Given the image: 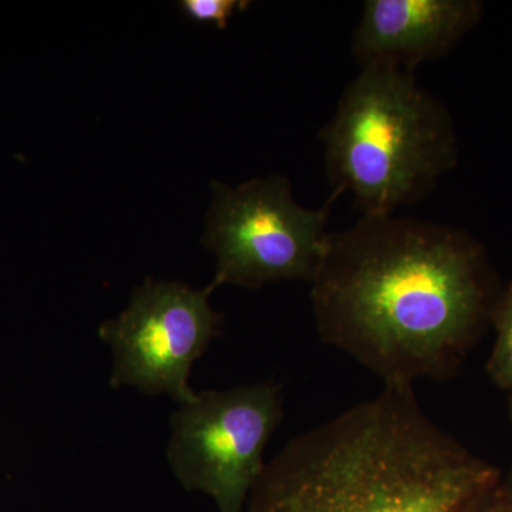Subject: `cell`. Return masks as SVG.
I'll return each mask as SVG.
<instances>
[{"label": "cell", "instance_id": "1", "mask_svg": "<svg viewBox=\"0 0 512 512\" xmlns=\"http://www.w3.org/2000/svg\"><path fill=\"white\" fill-rule=\"evenodd\" d=\"M311 301L320 339L384 386L453 375L495 305L476 241L396 215L330 232Z\"/></svg>", "mask_w": 512, "mask_h": 512}, {"label": "cell", "instance_id": "2", "mask_svg": "<svg viewBox=\"0 0 512 512\" xmlns=\"http://www.w3.org/2000/svg\"><path fill=\"white\" fill-rule=\"evenodd\" d=\"M501 476L429 419L413 386H384L289 441L244 512H466Z\"/></svg>", "mask_w": 512, "mask_h": 512}, {"label": "cell", "instance_id": "3", "mask_svg": "<svg viewBox=\"0 0 512 512\" xmlns=\"http://www.w3.org/2000/svg\"><path fill=\"white\" fill-rule=\"evenodd\" d=\"M333 195L363 215H394L419 202L457 164L453 119L413 73L362 67L323 128Z\"/></svg>", "mask_w": 512, "mask_h": 512}, {"label": "cell", "instance_id": "4", "mask_svg": "<svg viewBox=\"0 0 512 512\" xmlns=\"http://www.w3.org/2000/svg\"><path fill=\"white\" fill-rule=\"evenodd\" d=\"M204 245L217 258V274L208 285L258 289L282 281L315 278L330 238V202L318 210L295 201L281 175L255 178L229 187L212 184Z\"/></svg>", "mask_w": 512, "mask_h": 512}, {"label": "cell", "instance_id": "5", "mask_svg": "<svg viewBox=\"0 0 512 512\" xmlns=\"http://www.w3.org/2000/svg\"><path fill=\"white\" fill-rule=\"evenodd\" d=\"M282 419L274 382L197 392L171 414L168 464L185 490L208 495L218 511L244 512Z\"/></svg>", "mask_w": 512, "mask_h": 512}, {"label": "cell", "instance_id": "6", "mask_svg": "<svg viewBox=\"0 0 512 512\" xmlns=\"http://www.w3.org/2000/svg\"><path fill=\"white\" fill-rule=\"evenodd\" d=\"M211 289L148 278L134 289L128 306L106 320L99 338L109 345L114 389L133 387L148 396L167 394L180 404L194 399L192 366L220 329L210 305Z\"/></svg>", "mask_w": 512, "mask_h": 512}, {"label": "cell", "instance_id": "7", "mask_svg": "<svg viewBox=\"0 0 512 512\" xmlns=\"http://www.w3.org/2000/svg\"><path fill=\"white\" fill-rule=\"evenodd\" d=\"M478 0H367L352 53L362 67L413 73L439 59L483 18Z\"/></svg>", "mask_w": 512, "mask_h": 512}, {"label": "cell", "instance_id": "8", "mask_svg": "<svg viewBox=\"0 0 512 512\" xmlns=\"http://www.w3.org/2000/svg\"><path fill=\"white\" fill-rule=\"evenodd\" d=\"M491 320L495 328L493 352L487 362L488 376L501 389L512 390V282L495 301Z\"/></svg>", "mask_w": 512, "mask_h": 512}, {"label": "cell", "instance_id": "9", "mask_svg": "<svg viewBox=\"0 0 512 512\" xmlns=\"http://www.w3.org/2000/svg\"><path fill=\"white\" fill-rule=\"evenodd\" d=\"M249 2L241 0H184L181 8L188 18L197 22L215 23L220 29L228 26L229 19L239 10H245Z\"/></svg>", "mask_w": 512, "mask_h": 512}, {"label": "cell", "instance_id": "10", "mask_svg": "<svg viewBox=\"0 0 512 512\" xmlns=\"http://www.w3.org/2000/svg\"><path fill=\"white\" fill-rule=\"evenodd\" d=\"M466 512H510L501 494L500 483L477 498Z\"/></svg>", "mask_w": 512, "mask_h": 512}, {"label": "cell", "instance_id": "11", "mask_svg": "<svg viewBox=\"0 0 512 512\" xmlns=\"http://www.w3.org/2000/svg\"><path fill=\"white\" fill-rule=\"evenodd\" d=\"M500 490L501 494H503V498L505 504H507L508 510L512 512V467L511 470L508 471V474L501 476Z\"/></svg>", "mask_w": 512, "mask_h": 512}, {"label": "cell", "instance_id": "12", "mask_svg": "<svg viewBox=\"0 0 512 512\" xmlns=\"http://www.w3.org/2000/svg\"><path fill=\"white\" fill-rule=\"evenodd\" d=\"M510 419H511V426H512V390L510 392Z\"/></svg>", "mask_w": 512, "mask_h": 512}]
</instances>
